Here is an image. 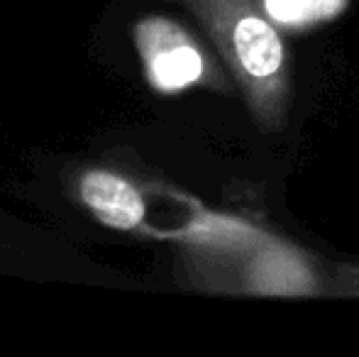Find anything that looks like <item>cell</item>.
<instances>
[{"label":"cell","mask_w":359,"mask_h":357,"mask_svg":"<svg viewBox=\"0 0 359 357\" xmlns=\"http://www.w3.org/2000/svg\"><path fill=\"white\" fill-rule=\"evenodd\" d=\"M264 10L279 27L308 29L325 25L345 13L350 0H262Z\"/></svg>","instance_id":"5"},{"label":"cell","mask_w":359,"mask_h":357,"mask_svg":"<svg viewBox=\"0 0 359 357\" xmlns=\"http://www.w3.org/2000/svg\"><path fill=\"white\" fill-rule=\"evenodd\" d=\"M242 291L259 296H313L318 291V274L306 257L284 240L264 235L245 252Z\"/></svg>","instance_id":"3"},{"label":"cell","mask_w":359,"mask_h":357,"mask_svg":"<svg viewBox=\"0 0 359 357\" xmlns=\"http://www.w3.org/2000/svg\"><path fill=\"white\" fill-rule=\"evenodd\" d=\"M133 47L147 83L161 95L189 90L208 79V57L194 34L166 15H142L133 22Z\"/></svg>","instance_id":"2"},{"label":"cell","mask_w":359,"mask_h":357,"mask_svg":"<svg viewBox=\"0 0 359 357\" xmlns=\"http://www.w3.org/2000/svg\"><path fill=\"white\" fill-rule=\"evenodd\" d=\"M76 181V198L98 223L113 230H135L144 223V196L128 177L93 164Z\"/></svg>","instance_id":"4"},{"label":"cell","mask_w":359,"mask_h":357,"mask_svg":"<svg viewBox=\"0 0 359 357\" xmlns=\"http://www.w3.org/2000/svg\"><path fill=\"white\" fill-rule=\"evenodd\" d=\"M184 8L235 81L262 130H279L288 110V57L262 0H166Z\"/></svg>","instance_id":"1"}]
</instances>
